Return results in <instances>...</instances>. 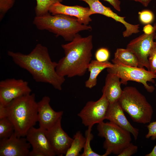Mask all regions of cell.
<instances>
[{"label": "cell", "mask_w": 156, "mask_h": 156, "mask_svg": "<svg viewBox=\"0 0 156 156\" xmlns=\"http://www.w3.org/2000/svg\"><path fill=\"white\" fill-rule=\"evenodd\" d=\"M49 12L53 15L63 14L75 17L80 23L85 25L92 21L89 8L80 5L68 6L57 2L51 7Z\"/></svg>", "instance_id": "2e32d148"}, {"label": "cell", "mask_w": 156, "mask_h": 156, "mask_svg": "<svg viewBox=\"0 0 156 156\" xmlns=\"http://www.w3.org/2000/svg\"><path fill=\"white\" fill-rule=\"evenodd\" d=\"M109 103L105 95L96 101H88L78 114L82 124L88 128H92L96 124H99L106 119Z\"/></svg>", "instance_id": "ba28073f"}, {"label": "cell", "mask_w": 156, "mask_h": 156, "mask_svg": "<svg viewBox=\"0 0 156 156\" xmlns=\"http://www.w3.org/2000/svg\"><path fill=\"white\" fill-rule=\"evenodd\" d=\"M92 128H88L85 132L86 141L83 148V153L80 156H105L104 154L101 155L94 152L91 147L90 143L93 138V136L91 133Z\"/></svg>", "instance_id": "cb8c5ba5"}, {"label": "cell", "mask_w": 156, "mask_h": 156, "mask_svg": "<svg viewBox=\"0 0 156 156\" xmlns=\"http://www.w3.org/2000/svg\"><path fill=\"white\" fill-rule=\"evenodd\" d=\"M113 66V64L108 61L101 62L96 60H92L88 67L90 75L85 82L86 87L91 89L95 86L97 83V77L99 73L104 69L112 67Z\"/></svg>", "instance_id": "d6986e66"}, {"label": "cell", "mask_w": 156, "mask_h": 156, "mask_svg": "<svg viewBox=\"0 0 156 156\" xmlns=\"http://www.w3.org/2000/svg\"><path fill=\"white\" fill-rule=\"evenodd\" d=\"M86 3L89 5L90 15L94 14H100L111 18L115 21L123 24L126 30L122 33L124 37H128L133 34H136L140 31L139 24L133 25L126 22L125 17L118 16L113 12L110 8L103 5L99 0H79Z\"/></svg>", "instance_id": "7c38bea8"}, {"label": "cell", "mask_w": 156, "mask_h": 156, "mask_svg": "<svg viewBox=\"0 0 156 156\" xmlns=\"http://www.w3.org/2000/svg\"><path fill=\"white\" fill-rule=\"evenodd\" d=\"M156 30V23L152 26L150 24H147L143 28V31L144 33L149 34L152 33L153 31Z\"/></svg>", "instance_id": "4dcf8cb0"}, {"label": "cell", "mask_w": 156, "mask_h": 156, "mask_svg": "<svg viewBox=\"0 0 156 156\" xmlns=\"http://www.w3.org/2000/svg\"><path fill=\"white\" fill-rule=\"evenodd\" d=\"M148 59L150 71L156 74V47L151 52Z\"/></svg>", "instance_id": "f1b7e54d"}, {"label": "cell", "mask_w": 156, "mask_h": 156, "mask_svg": "<svg viewBox=\"0 0 156 156\" xmlns=\"http://www.w3.org/2000/svg\"><path fill=\"white\" fill-rule=\"evenodd\" d=\"M155 40H156L155 42H156V34L155 37Z\"/></svg>", "instance_id": "d590c367"}, {"label": "cell", "mask_w": 156, "mask_h": 156, "mask_svg": "<svg viewBox=\"0 0 156 156\" xmlns=\"http://www.w3.org/2000/svg\"><path fill=\"white\" fill-rule=\"evenodd\" d=\"M145 156H156V145L154 146L151 151L145 155Z\"/></svg>", "instance_id": "e575fe53"}, {"label": "cell", "mask_w": 156, "mask_h": 156, "mask_svg": "<svg viewBox=\"0 0 156 156\" xmlns=\"http://www.w3.org/2000/svg\"><path fill=\"white\" fill-rule=\"evenodd\" d=\"M155 30L151 34L144 33L131 40L127 45L126 49L136 56L138 62V67H146L150 71L148 57L152 51L156 47L154 41L156 34Z\"/></svg>", "instance_id": "9c48e42d"}, {"label": "cell", "mask_w": 156, "mask_h": 156, "mask_svg": "<svg viewBox=\"0 0 156 156\" xmlns=\"http://www.w3.org/2000/svg\"><path fill=\"white\" fill-rule=\"evenodd\" d=\"M108 2L118 11H120V1L119 0H103Z\"/></svg>", "instance_id": "1f68e13d"}, {"label": "cell", "mask_w": 156, "mask_h": 156, "mask_svg": "<svg viewBox=\"0 0 156 156\" xmlns=\"http://www.w3.org/2000/svg\"><path fill=\"white\" fill-rule=\"evenodd\" d=\"M62 118L51 127L45 130L46 135L56 155H65L73 140L62 129Z\"/></svg>", "instance_id": "8fae6325"}, {"label": "cell", "mask_w": 156, "mask_h": 156, "mask_svg": "<svg viewBox=\"0 0 156 156\" xmlns=\"http://www.w3.org/2000/svg\"><path fill=\"white\" fill-rule=\"evenodd\" d=\"M31 145L24 137L14 132L9 138L0 140V156H27Z\"/></svg>", "instance_id": "4fadbf2b"}, {"label": "cell", "mask_w": 156, "mask_h": 156, "mask_svg": "<svg viewBox=\"0 0 156 156\" xmlns=\"http://www.w3.org/2000/svg\"><path fill=\"white\" fill-rule=\"evenodd\" d=\"M133 0V1H134L135 0Z\"/></svg>", "instance_id": "8d00e7d4"}, {"label": "cell", "mask_w": 156, "mask_h": 156, "mask_svg": "<svg viewBox=\"0 0 156 156\" xmlns=\"http://www.w3.org/2000/svg\"><path fill=\"white\" fill-rule=\"evenodd\" d=\"M63 0H36V5L35 8L36 16H41L49 13L51 7L55 3H61Z\"/></svg>", "instance_id": "7402d4cb"}, {"label": "cell", "mask_w": 156, "mask_h": 156, "mask_svg": "<svg viewBox=\"0 0 156 156\" xmlns=\"http://www.w3.org/2000/svg\"><path fill=\"white\" fill-rule=\"evenodd\" d=\"M113 59L126 65L135 67L138 66V62L136 57L127 49H117Z\"/></svg>", "instance_id": "ffe728a7"}, {"label": "cell", "mask_w": 156, "mask_h": 156, "mask_svg": "<svg viewBox=\"0 0 156 156\" xmlns=\"http://www.w3.org/2000/svg\"><path fill=\"white\" fill-rule=\"evenodd\" d=\"M118 102L134 122L143 124L150 122L153 112V107L136 88H125Z\"/></svg>", "instance_id": "5b68a950"}, {"label": "cell", "mask_w": 156, "mask_h": 156, "mask_svg": "<svg viewBox=\"0 0 156 156\" xmlns=\"http://www.w3.org/2000/svg\"><path fill=\"white\" fill-rule=\"evenodd\" d=\"M120 79L116 75L111 73H108L106 75L102 92L109 104L118 101L122 94Z\"/></svg>", "instance_id": "ac0fdd59"}, {"label": "cell", "mask_w": 156, "mask_h": 156, "mask_svg": "<svg viewBox=\"0 0 156 156\" xmlns=\"http://www.w3.org/2000/svg\"><path fill=\"white\" fill-rule=\"evenodd\" d=\"M33 23L40 30H47L61 36L65 40L70 42L80 31L90 30L91 26L80 23L74 17L63 14L53 15L50 13L41 16H36Z\"/></svg>", "instance_id": "277c9868"}, {"label": "cell", "mask_w": 156, "mask_h": 156, "mask_svg": "<svg viewBox=\"0 0 156 156\" xmlns=\"http://www.w3.org/2000/svg\"><path fill=\"white\" fill-rule=\"evenodd\" d=\"M28 82L21 79H7L0 82V103L6 106L14 99L31 94Z\"/></svg>", "instance_id": "30bf717a"}, {"label": "cell", "mask_w": 156, "mask_h": 156, "mask_svg": "<svg viewBox=\"0 0 156 156\" xmlns=\"http://www.w3.org/2000/svg\"><path fill=\"white\" fill-rule=\"evenodd\" d=\"M93 37H82L77 34L68 43L62 44L65 55L57 62L56 70L60 76L72 77L85 74L92 60Z\"/></svg>", "instance_id": "7a4b0ae2"}, {"label": "cell", "mask_w": 156, "mask_h": 156, "mask_svg": "<svg viewBox=\"0 0 156 156\" xmlns=\"http://www.w3.org/2000/svg\"><path fill=\"white\" fill-rule=\"evenodd\" d=\"M96 60L101 62L108 61L110 57V53L108 49L105 48H101L98 49L95 54Z\"/></svg>", "instance_id": "4316f807"}, {"label": "cell", "mask_w": 156, "mask_h": 156, "mask_svg": "<svg viewBox=\"0 0 156 156\" xmlns=\"http://www.w3.org/2000/svg\"><path fill=\"white\" fill-rule=\"evenodd\" d=\"M6 106V117L13 125L14 132L19 137L25 136L37 120L38 104L34 94L15 99Z\"/></svg>", "instance_id": "3957f363"}, {"label": "cell", "mask_w": 156, "mask_h": 156, "mask_svg": "<svg viewBox=\"0 0 156 156\" xmlns=\"http://www.w3.org/2000/svg\"><path fill=\"white\" fill-rule=\"evenodd\" d=\"M25 136L32 146V150L38 152L42 156L56 155L46 135L45 130L33 127L29 130Z\"/></svg>", "instance_id": "9a60e30c"}, {"label": "cell", "mask_w": 156, "mask_h": 156, "mask_svg": "<svg viewBox=\"0 0 156 156\" xmlns=\"http://www.w3.org/2000/svg\"><path fill=\"white\" fill-rule=\"evenodd\" d=\"M113 66L107 68L108 73L115 75L120 79L121 84L126 85L128 81H135L142 83L147 91L153 92L154 87L149 86L148 82H154L156 74L146 70L144 68L128 66L112 59Z\"/></svg>", "instance_id": "52a82bcc"}, {"label": "cell", "mask_w": 156, "mask_h": 156, "mask_svg": "<svg viewBox=\"0 0 156 156\" xmlns=\"http://www.w3.org/2000/svg\"><path fill=\"white\" fill-rule=\"evenodd\" d=\"M14 132V126L7 117L0 119V139L9 138Z\"/></svg>", "instance_id": "603a6c76"}, {"label": "cell", "mask_w": 156, "mask_h": 156, "mask_svg": "<svg viewBox=\"0 0 156 156\" xmlns=\"http://www.w3.org/2000/svg\"><path fill=\"white\" fill-rule=\"evenodd\" d=\"M106 119L130 132L135 140L137 139L139 129L133 127L128 121L118 101L109 104Z\"/></svg>", "instance_id": "e0dca14e"}, {"label": "cell", "mask_w": 156, "mask_h": 156, "mask_svg": "<svg viewBox=\"0 0 156 156\" xmlns=\"http://www.w3.org/2000/svg\"><path fill=\"white\" fill-rule=\"evenodd\" d=\"M152 0H135L141 3L144 6L147 7Z\"/></svg>", "instance_id": "836d02e7"}, {"label": "cell", "mask_w": 156, "mask_h": 156, "mask_svg": "<svg viewBox=\"0 0 156 156\" xmlns=\"http://www.w3.org/2000/svg\"><path fill=\"white\" fill-rule=\"evenodd\" d=\"M6 106L0 103V119L6 117Z\"/></svg>", "instance_id": "d6a6232c"}, {"label": "cell", "mask_w": 156, "mask_h": 156, "mask_svg": "<svg viewBox=\"0 0 156 156\" xmlns=\"http://www.w3.org/2000/svg\"><path fill=\"white\" fill-rule=\"evenodd\" d=\"M138 150V146L131 142L118 156H130L136 153Z\"/></svg>", "instance_id": "83f0119b"}, {"label": "cell", "mask_w": 156, "mask_h": 156, "mask_svg": "<svg viewBox=\"0 0 156 156\" xmlns=\"http://www.w3.org/2000/svg\"><path fill=\"white\" fill-rule=\"evenodd\" d=\"M97 129L98 135L105 138V156L111 153L118 155L131 143V133L112 122H102L98 124Z\"/></svg>", "instance_id": "8992f818"}, {"label": "cell", "mask_w": 156, "mask_h": 156, "mask_svg": "<svg viewBox=\"0 0 156 156\" xmlns=\"http://www.w3.org/2000/svg\"><path fill=\"white\" fill-rule=\"evenodd\" d=\"M7 53L15 64L28 71L36 81L48 83L56 89L62 90L65 77L57 73V62L52 61L47 47L38 43L28 54L10 51Z\"/></svg>", "instance_id": "6da1fadb"}, {"label": "cell", "mask_w": 156, "mask_h": 156, "mask_svg": "<svg viewBox=\"0 0 156 156\" xmlns=\"http://www.w3.org/2000/svg\"><path fill=\"white\" fill-rule=\"evenodd\" d=\"M86 138L80 131H77L74 135L71 145L67 150L65 156H80L79 153L84 148Z\"/></svg>", "instance_id": "44dd1931"}, {"label": "cell", "mask_w": 156, "mask_h": 156, "mask_svg": "<svg viewBox=\"0 0 156 156\" xmlns=\"http://www.w3.org/2000/svg\"><path fill=\"white\" fill-rule=\"evenodd\" d=\"M16 0H0V19L1 20L7 12L13 6Z\"/></svg>", "instance_id": "d4e9b609"}, {"label": "cell", "mask_w": 156, "mask_h": 156, "mask_svg": "<svg viewBox=\"0 0 156 156\" xmlns=\"http://www.w3.org/2000/svg\"><path fill=\"white\" fill-rule=\"evenodd\" d=\"M148 132L145 135L147 139L151 138L152 140L156 139V120L150 123L147 126Z\"/></svg>", "instance_id": "f546056e"}, {"label": "cell", "mask_w": 156, "mask_h": 156, "mask_svg": "<svg viewBox=\"0 0 156 156\" xmlns=\"http://www.w3.org/2000/svg\"><path fill=\"white\" fill-rule=\"evenodd\" d=\"M140 21L143 24H148L154 20V15L153 13L150 10H144L138 13Z\"/></svg>", "instance_id": "484cf974"}, {"label": "cell", "mask_w": 156, "mask_h": 156, "mask_svg": "<svg viewBox=\"0 0 156 156\" xmlns=\"http://www.w3.org/2000/svg\"><path fill=\"white\" fill-rule=\"evenodd\" d=\"M49 97L45 96L38 104L37 120L39 127L47 130L53 126L61 118L63 112H56L51 107Z\"/></svg>", "instance_id": "5bb4252c"}]
</instances>
